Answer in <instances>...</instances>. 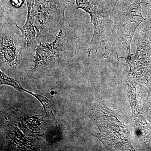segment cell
<instances>
[{"label": "cell", "mask_w": 151, "mask_h": 151, "mask_svg": "<svg viewBox=\"0 0 151 151\" xmlns=\"http://www.w3.org/2000/svg\"><path fill=\"white\" fill-rule=\"evenodd\" d=\"M141 0H134L129 5L119 4L113 10V23L111 35L105 46L104 58L114 52L119 60L123 58L129 63L133 54L131 47L137 28L145 21Z\"/></svg>", "instance_id": "obj_1"}, {"label": "cell", "mask_w": 151, "mask_h": 151, "mask_svg": "<svg viewBox=\"0 0 151 151\" xmlns=\"http://www.w3.org/2000/svg\"><path fill=\"white\" fill-rule=\"evenodd\" d=\"M0 14L1 68L9 74H18L24 61L33 53L16 23L9 21L1 7Z\"/></svg>", "instance_id": "obj_2"}, {"label": "cell", "mask_w": 151, "mask_h": 151, "mask_svg": "<svg viewBox=\"0 0 151 151\" xmlns=\"http://www.w3.org/2000/svg\"><path fill=\"white\" fill-rule=\"evenodd\" d=\"M78 40L66 22L53 41L38 45L34 60H31L34 63L32 71H45L56 67L61 60L75 54Z\"/></svg>", "instance_id": "obj_3"}, {"label": "cell", "mask_w": 151, "mask_h": 151, "mask_svg": "<svg viewBox=\"0 0 151 151\" xmlns=\"http://www.w3.org/2000/svg\"><path fill=\"white\" fill-rule=\"evenodd\" d=\"M69 0H32V12L38 44L48 42L67 22L65 12Z\"/></svg>", "instance_id": "obj_4"}, {"label": "cell", "mask_w": 151, "mask_h": 151, "mask_svg": "<svg viewBox=\"0 0 151 151\" xmlns=\"http://www.w3.org/2000/svg\"><path fill=\"white\" fill-rule=\"evenodd\" d=\"M76 12L81 9L88 13L94 25V31L92 40L87 46V53L90 57L93 50L97 53L102 44L107 42L112 32L113 13L110 9L97 0H75Z\"/></svg>", "instance_id": "obj_5"}, {"label": "cell", "mask_w": 151, "mask_h": 151, "mask_svg": "<svg viewBox=\"0 0 151 151\" xmlns=\"http://www.w3.org/2000/svg\"><path fill=\"white\" fill-rule=\"evenodd\" d=\"M8 119L12 124L17 125L25 135L33 137H44L57 122L53 113L42 115L25 114L20 110L12 112Z\"/></svg>", "instance_id": "obj_6"}, {"label": "cell", "mask_w": 151, "mask_h": 151, "mask_svg": "<svg viewBox=\"0 0 151 151\" xmlns=\"http://www.w3.org/2000/svg\"><path fill=\"white\" fill-rule=\"evenodd\" d=\"M6 132L9 150H40L46 146L42 139L37 137H27L13 125H9Z\"/></svg>", "instance_id": "obj_7"}, {"label": "cell", "mask_w": 151, "mask_h": 151, "mask_svg": "<svg viewBox=\"0 0 151 151\" xmlns=\"http://www.w3.org/2000/svg\"><path fill=\"white\" fill-rule=\"evenodd\" d=\"M27 3V18L25 24L19 29L26 41L28 48L33 53L39 45L36 38V32L33 19L32 7V0H26Z\"/></svg>", "instance_id": "obj_8"}, {"label": "cell", "mask_w": 151, "mask_h": 151, "mask_svg": "<svg viewBox=\"0 0 151 151\" xmlns=\"http://www.w3.org/2000/svg\"><path fill=\"white\" fill-rule=\"evenodd\" d=\"M27 6L26 0H1V7L2 8L5 12L9 10L14 11L25 7Z\"/></svg>", "instance_id": "obj_9"}, {"label": "cell", "mask_w": 151, "mask_h": 151, "mask_svg": "<svg viewBox=\"0 0 151 151\" xmlns=\"http://www.w3.org/2000/svg\"><path fill=\"white\" fill-rule=\"evenodd\" d=\"M1 84H8L14 87L16 89L22 92H25L19 83L14 78L7 76L1 71Z\"/></svg>", "instance_id": "obj_10"}, {"label": "cell", "mask_w": 151, "mask_h": 151, "mask_svg": "<svg viewBox=\"0 0 151 151\" xmlns=\"http://www.w3.org/2000/svg\"><path fill=\"white\" fill-rule=\"evenodd\" d=\"M146 9V17L145 21L142 23L144 27L151 35V7Z\"/></svg>", "instance_id": "obj_11"}, {"label": "cell", "mask_w": 151, "mask_h": 151, "mask_svg": "<svg viewBox=\"0 0 151 151\" xmlns=\"http://www.w3.org/2000/svg\"><path fill=\"white\" fill-rule=\"evenodd\" d=\"M108 1L111 8L113 12V10L117 5L119 4H124L129 5L132 4L134 0H108Z\"/></svg>", "instance_id": "obj_12"}, {"label": "cell", "mask_w": 151, "mask_h": 151, "mask_svg": "<svg viewBox=\"0 0 151 151\" xmlns=\"http://www.w3.org/2000/svg\"><path fill=\"white\" fill-rule=\"evenodd\" d=\"M141 1L142 8L151 7V0H141Z\"/></svg>", "instance_id": "obj_13"}, {"label": "cell", "mask_w": 151, "mask_h": 151, "mask_svg": "<svg viewBox=\"0 0 151 151\" xmlns=\"http://www.w3.org/2000/svg\"><path fill=\"white\" fill-rule=\"evenodd\" d=\"M97 1L99 2L102 5H103V6H105L106 7L108 8V9H110L112 11L110 5H109V2H108V0H97Z\"/></svg>", "instance_id": "obj_14"}]
</instances>
